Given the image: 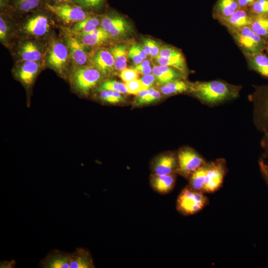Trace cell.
<instances>
[{"mask_svg": "<svg viewBox=\"0 0 268 268\" xmlns=\"http://www.w3.org/2000/svg\"><path fill=\"white\" fill-rule=\"evenodd\" d=\"M122 94L114 91L100 90L99 95L100 98L105 102L116 104L123 101L124 98Z\"/></svg>", "mask_w": 268, "mask_h": 268, "instance_id": "d6a6232c", "label": "cell"}, {"mask_svg": "<svg viewBox=\"0 0 268 268\" xmlns=\"http://www.w3.org/2000/svg\"><path fill=\"white\" fill-rule=\"evenodd\" d=\"M155 59L159 65L171 67L186 74L188 71L186 62L184 56L172 58L157 56Z\"/></svg>", "mask_w": 268, "mask_h": 268, "instance_id": "4dcf8cb0", "label": "cell"}, {"mask_svg": "<svg viewBox=\"0 0 268 268\" xmlns=\"http://www.w3.org/2000/svg\"><path fill=\"white\" fill-rule=\"evenodd\" d=\"M242 87L215 80L191 83L190 92L202 103L214 106L238 97Z\"/></svg>", "mask_w": 268, "mask_h": 268, "instance_id": "6da1fadb", "label": "cell"}, {"mask_svg": "<svg viewBox=\"0 0 268 268\" xmlns=\"http://www.w3.org/2000/svg\"><path fill=\"white\" fill-rule=\"evenodd\" d=\"M20 58L24 61H39L42 58V53L38 46L31 41L24 43L19 50Z\"/></svg>", "mask_w": 268, "mask_h": 268, "instance_id": "484cf974", "label": "cell"}, {"mask_svg": "<svg viewBox=\"0 0 268 268\" xmlns=\"http://www.w3.org/2000/svg\"><path fill=\"white\" fill-rule=\"evenodd\" d=\"M8 33V27L2 16L0 17V39L1 41L6 40Z\"/></svg>", "mask_w": 268, "mask_h": 268, "instance_id": "ee69618b", "label": "cell"}, {"mask_svg": "<svg viewBox=\"0 0 268 268\" xmlns=\"http://www.w3.org/2000/svg\"><path fill=\"white\" fill-rule=\"evenodd\" d=\"M68 50V47L63 43H54L48 54V62L49 65L57 71H62L67 62Z\"/></svg>", "mask_w": 268, "mask_h": 268, "instance_id": "7c38bea8", "label": "cell"}, {"mask_svg": "<svg viewBox=\"0 0 268 268\" xmlns=\"http://www.w3.org/2000/svg\"><path fill=\"white\" fill-rule=\"evenodd\" d=\"M125 83L127 88V93L129 94L137 95L141 91L144 90L139 79H134Z\"/></svg>", "mask_w": 268, "mask_h": 268, "instance_id": "74e56055", "label": "cell"}, {"mask_svg": "<svg viewBox=\"0 0 268 268\" xmlns=\"http://www.w3.org/2000/svg\"><path fill=\"white\" fill-rule=\"evenodd\" d=\"M101 78V72L96 68L85 67L75 71L73 80L76 88L86 94L97 84Z\"/></svg>", "mask_w": 268, "mask_h": 268, "instance_id": "ba28073f", "label": "cell"}, {"mask_svg": "<svg viewBox=\"0 0 268 268\" xmlns=\"http://www.w3.org/2000/svg\"><path fill=\"white\" fill-rule=\"evenodd\" d=\"M71 254L59 250L51 251L39 263L42 268H70Z\"/></svg>", "mask_w": 268, "mask_h": 268, "instance_id": "5bb4252c", "label": "cell"}, {"mask_svg": "<svg viewBox=\"0 0 268 268\" xmlns=\"http://www.w3.org/2000/svg\"><path fill=\"white\" fill-rule=\"evenodd\" d=\"M177 174L189 179L192 174L206 163L204 158L195 150L183 147L177 153Z\"/></svg>", "mask_w": 268, "mask_h": 268, "instance_id": "8992f818", "label": "cell"}, {"mask_svg": "<svg viewBox=\"0 0 268 268\" xmlns=\"http://www.w3.org/2000/svg\"><path fill=\"white\" fill-rule=\"evenodd\" d=\"M253 14L248 9L240 8L226 19L219 21L229 32L250 26Z\"/></svg>", "mask_w": 268, "mask_h": 268, "instance_id": "4fadbf2b", "label": "cell"}, {"mask_svg": "<svg viewBox=\"0 0 268 268\" xmlns=\"http://www.w3.org/2000/svg\"><path fill=\"white\" fill-rule=\"evenodd\" d=\"M46 2L45 0H10L8 6L16 12L26 13L38 10Z\"/></svg>", "mask_w": 268, "mask_h": 268, "instance_id": "7402d4cb", "label": "cell"}, {"mask_svg": "<svg viewBox=\"0 0 268 268\" xmlns=\"http://www.w3.org/2000/svg\"><path fill=\"white\" fill-rule=\"evenodd\" d=\"M191 84V83L180 79L163 84L160 87V91L166 95L190 92Z\"/></svg>", "mask_w": 268, "mask_h": 268, "instance_id": "d4e9b609", "label": "cell"}, {"mask_svg": "<svg viewBox=\"0 0 268 268\" xmlns=\"http://www.w3.org/2000/svg\"><path fill=\"white\" fill-rule=\"evenodd\" d=\"M239 9L237 0H217L213 6L212 14L219 22L227 18Z\"/></svg>", "mask_w": 268, "mask_h": 268, "instance_id": "ac0fdd59", "label": "cell"}, {"mask_svg": "<svg viewBox=\"0 0 268 268\" xmlns=\"http://www.w3.org/2000/svg\"><path fill=\"white\" fill-rule=\"evenodd\" d=\"M250 27L254 33L266 41L268 38V14L253 15Z\"/></svg>", "mask_w": 268, "mask_h": 268, "instance_id": "83f0119b", "label": "cell"}, {"mask_svg": "<svg viewBox=\"0 0 268 268\" xmlns=\"http://www.w3.org/2000/svg\"><path fill=\"white\" fill-rule=\"evenodd\" d=\"M136 95L135 104L137 106L156 102L161 98L160 92L154 87L143 90Z\"/></svg>", "mask_w": 268, "mask_h": 268, "instance_id": "1f68e13d", "label": "cell"}, {"mask_svg": "<svg viewBox=\"0 0 268 268\" xmlns=\"http://www.w3.org/2000/svg\"><path fill=\"white\" fill-rule=\"evenodd\" d=\"M139 79L143 84L144 89L152 87L156 81L155 76L152 73L143 75Z\"/></svg>", "mask_w": 268, "mask_h": 268, "instance_id": "60d3db41", "label": "cell"}, {"mask_svg": "<svg viewBox=\"0 0 268 268\" xmlns=\"http://www.w3.org/2000/svg\"><path fill=\"white\" fill-rule=\"evenodd\" d=\"M37 11L26 20L23 24V29L30 35L40 37L49 31L50 21L46 13Z\"/></svg>", "mask_w": 268, "mask_h": 268, "instance_id": "8fae6325", "label": "cell"}, {"mask_svg": "<svg viewBox=\"0 0 268 268\" xmlns=\"http://www.w3.org/2000/svg\"><path fill=\"white\" fill-rule=\"evenodd\" d=\"M101 25L110 37L120 38L125 36L130 30V25L126 19L115 13L104 15Z\"/></svg>", "mask_w": 268, "mask_h": 268, "instance_id": "9c48e42d", "label": "cell"}, {"mask_svg": "<svg viewBox=\"0 0 268 268\" xmlns=\"http://www.w3.org/2000/svg\"><path fill=\"white\" fill-rule=\"evenodd\" d=\"M150 168L155 175L177 174V154L169 152L158 155L152 161Z\"/></svg>", "mask_w": 268, "mask_h": 268, "instance_id": "30bf717a", "label": "cell"}, {"mask_svg": "<svg viewBox=\"0 0 268 268\" xmlns=\"http://www.w3.org/2000/svg\"><path fill=\"white\" fill-rule=\"evenodd\" d=\"M176 174L171 175H155L151 174L149 177V184L156 193L166 195L170 193L175 187Z\"/></svg>", "mask_w": 268, "mask_h": 268, "instance_id": "9a60e30c", "label": "cell"}, {"mask_svg": "<svg viewBox=\"0 0 268 268\" xmlns=\"http://www.w3.org/2000/svg\"><path fill=\"white\" fill-rule=\"evenodd\" d=\"M264 133V135L261 141V147L264 149L263 158L268 159V131Z\"/></svg>", "mask_w": 268, "mask_h": 268, "instance_id": "f6af8a7d", "label": "cell"}, {"mask_svg": "<svg viewBox=\"0 0 268 268\" xmlns=\"http://www.w3.org/2000/svg\"><path fill=\"white\" fill-rule=\"evenodd\" d=\"M229 32L244 55L265 50L266 40L254 33L250 26Z\"/></svg>", "mask_w": 268, "mask_h": 268, "instance_id": "277c9868", "label": "cell"}, {"mask_svg": "<svg viewBox=\"0 0 268 268\" xmlns=\"http://www.w3.org/2000/svg\"><path fill=\"white\" fill-rule=\"evenodd\" d=\"M249 67L268 79V55L264 52L245 55Z\"/></svg>", "mask_w": 268, "mask_h": 268, "instance_id": "d6986e66", "label": "cell"}, {"mask_svg": "<svg viewBox=\"0 0 268 268\" xmlns=\"http://www.w3.org/2000/svg\"><path fill=\"white\" fill-rule=\"evenodd\" d=\"M240 8L249 9L256 0H237Z\"/></svg>", "mask_w": 268, "mask_h": 268, "instance_id": "c3c4849f", "label": "cell"}, {"mask_svg": "<svg viewBox=\"0 0 268 268\" xmlns=\"http://www.w3.org/2000/svg\"><path fill=\"white\" fill-rule=\"evenodd\" d=\"M139 73L133 68H126L121 71L120 76L125 82H128L133 80L138 79Z\"/></svg>", "mask_w": 268, "mask_h": 268, "instance_id": "f35d334b", "label": "cell"}, {"mask_svg": "<svg viewBox=\"0 0 268 268\" xmlns=\"http://www.w3.org/2000/svg\"><path fill=\"white\" fill-rule=\"evenodd\" d=\"M249 98L253 104L255 126L261 132L268 131V84L255 87Z\"/></svg>", "mask_w": 268, "mask_h": 268, "instance_id": "3957f363", "label": "cell"}, {"mask_svg": "<svg viewBox=\"0 0 268 268\" xmlns=\"http://www.w3.org/2000/svg\"><path fill=\"white\" fill-rule=\"evenodd\" d=\"M152 73L155 76L156 81L164 84L176 80L183 79L186 73L174 67L164 66H154Z\"/></svg>", "mask_w": 268, "mask_h": 268, "instance_id": "2e32d148", "label": "cell"}, {"mask_svg": "<svg viewBox=\"0 0 268 268\" xmlns=\"http://www.w3.org/2000/svg\"><path fill=\"white\" fill-rule=\"evenodd\" d=\"M136 52L140 56V57L143 59L145 60L147 57V55L145 52L143 46L138 44H134L131 46Z\"/></svg>", "mask_w": 268, "mask_h": 268, "instance_id": "7dc6e473", "label": "cell"}, {"mask_svg": "<svg viewBox=\"0 0 268 268\" xmlns=\"http://www.w3.org/2000/svg\"><path fill=\"white\" fill-rule=\"evenodd\" d=\"M265 50L267 52V54L268 55V38L266 40Z\"/></svg>", "mask_w": 268, "mask_h": 268, "instance_id": "db71d44e", "label": "cell"}, {"mask_svg": "<svg viewBox=\"0 0 268 268\" xmlns=\"http://www.w3.org/2000/svg\"><path fill=\"white\" fill-rule=\"evenodd\" d=\"M52 2L51 4H59L65 2L71 1V0H52Z\"/></svg>", "mask_w": 268, "mask_h": 268, "instance_id": "f5cc1de1", "label": "cell"}, {"mask_svg": "<svg viewBox=\"0 0 268 268\" xmlns=\"http://www.w3.org/2000/svg\"><path fill=\"white\" fill-rule=\"evenodd\" d=\"M147 40L150 48V56L155 58L159 55L161 48L155 41L150 38H147Z\"/></svg>", "mask_w": 268, "mask_h": 268, "instance_id": "b9f144b4", "label": "cell"}, {"mask_svg": "<svg viewBox=\"0 0 268 268\" xmlns=\"http://www.w3.org/2000/svg\"><path fill=\"white\" fill-rule=\"evenodd\" d=\"M70 254V268H95L92 256L88 249L78 248Z\"/></svg>", "mask_w": 268, "mask_h": 268, "instance_id": "ffe728a7", "label": "cell"}, {"mask_svg": "<svg viewBox=\"0 0 268 268\" xmlns=\"http://www.w3.org/2000/svg\"><path fill=\"white\" fill-rule=\"evenodd\" d=\"M142 46L147 56H150V48L147 39L144 40Z\"/></svg>", "mask_w": 268, "mask_h": 268, "instance_id": "f907efd6", "label": "cell"}, {"mask_svg": "<svg viewBox=\"0 0 268 268\" xmlns=\"http://www.w3.org/2000/svg\"><path fill=\"white\" fill-rule=\"evenodd\" d=\"M206 163L192 174L189 178V182L188 185L196 191L203 193L206 181Z\"/></svg>", "mask_w": 268, "mask_h": 268, "instance_id": "f546056e", "label": "cell"}, {"mask_svg": "<svg viewBox=\"0 0 268 268\" xmlns=\"http://www.w3.org/2000/svg\"><path fill=\"white\" fill-rule=\"evenodd\" d=\"M127 46L125 44H119L115 46L111 49L115 62V69L118 71H122L126 68L127 65Z\"/></svg>", "mask_w": 268, "mask_h": 268, "instance_id": "f1b7e54d", "label": "cell"}, {"mask_svg": "<svg viewBox=\"0 0 268 268\" xmlns=\"http://www.w3.org/2000/svg\"><path fill=\"white\" fill-rule=\"evenodd\" d=\"M93 63L97 69L105 74L116 69L114 57L111 52L106 49H101L96 52Z\"/></svg>", "mask_w": 268, "mask_h": 268, "instance_id": "e0dca14e", "label": "cell"}, {"mask_svg": "<svg viewBox=\"0 0 268 268\" xmlns=\"http://www.w3.org/2000/svg\"><path fill=\"white\" fill-rule=\"evenodd\" d=\"M106 0H71L85 10H96L100 8Z\"/></svg>", "mask_w": 268, "mask_h": 268, "instance_id": "836d02e7", "label": "cell"}, {"mask_svg": "<svg viewBox=\"0 0 268 268\" xmlns=\"http://www.w3.org/2000/svg\"><path fill=\"white\" fill-rule=\"evenodd\" d=\"M249 9L253 15L268 14V0H256Z\"/></svg>", "mask_w": 268, "mask_h": 268, "instance_id": "d590c367", "label": "cell"}, {"mask_svg": "<svg viewBox=\"0 0 268 268\" xmlns=\"http://www.w3.org/2000/svg\"><path fill=\"white\" fill-rule=\"evenodd\" d=\"M259 164L262 176L268 186V165L265 162L263 158L259 160Z\"/></svg>", "mask_w": 268, "mask_h": 268, "instance_id": "7bdbcfd3", "label": "cell"}, {"mask_svg": "<svg viewBox=\"0 0 268 268\" xmlns=\"http://www.w3.org/2000/svg\"><path fill=\"white\" fill-rule=\"evenodd\" d=\"M82 43L88 46H95L106 42L110 35L102 27L80 35Z\"/></svg>", "mask_w": 268, "mask_h": 268, "instance_id": "603a6c76", "label": "cell"}, {"mask_svg": "<svg viewBox=\"0 0 268 268\" xmlns=\"http://www.w3.org/2000/svg\"><path fill=\"white\" fill-rule=\"evenodd\" d=\"M226 171V162L223 159L206 163V181L203 193H213L217 191L222 186Z\"/></svg>", "mask_w": 268, "mask_h": 268, "instance_id": "52a82bcc", "label": "cell"}, {"mask_svg": "<svg viewBox=\"0 0 268 268\" xmlns=\"http://www.w3.org/2000/svg\"><path fill=\"white\" fill-rule=\"evenodd\" d=\"M100 90H111L119 92L122 94L127 93L126 83H123L116 80H107L104 82L100 86Z\"/></svg>", "mask_w": 268, "mask_h": 268, "instance_id": "e575fe53", "label": "cell"}, {"mask_svg": "<svg viewBox=\"0 0 268 268\" xmlns=\"http://www.w3.org/2000/svg\"><path fill=\"white\" fill-rule=\"evenodd\" d=\"M132 68L137 70L139 74L143 75L152 73V68L149 60H144L139 64L132 67Z\"/></svg>", "mask_w": 268, "mask_h": 268, "instance_id": "ab89813d", "label": "cell"}, {"mask_svg": "<svg viewBox=\"0 0 268 268\" xmlns=\"http://www.w3.org/2000/svg\"><path fill=\"white\" fill-rule=\"evenodd\" d=\"M39 68V65L37 62L24 61L19 69V77L25 84H30L37 74Z\"/></svg>", "mask_w": 268, "mask_h": 268, "instance_id": "cb8c5ba5", "label": "cell"}, {"mask_svg": "<svg viewBox=\"0 0 268 268\" xmlns=\"http://www.w3.org/2000/svg\"><path fill=\"white\" fill-rule=\"evenodd\" d=\"M10 0H0V7L3 8L8 6Z\"/></svg>", "mask_w": 268, "mask_h": 268, "instance_id": "816d5d0a", "label": "cell"}, {"mask_svg": "<svg viewBox=\"0 0 268 268\" xmlns=\"http://www.w3.org/2000/svg\"><path fill=\"white\" fill-rule=\"evenodd\" d=\"M15 264V262L14 261H12V262L9 261V262H2L0 264V267L1 268H11L14 266V264Z\"/></svg>", "mask_w": 268, "mask_h": 268, "instance_id": "681fc988", "label": "cell"}, {"mask_svg": "<svg viewBox=\"0 0 268 268\" xmlns=\"http://www.w3.org/2000/svg\"><path fill=\"white\" fill-rule=\"evenodd\" d=\"M183 56L182 52L178 49L169 46H164L160 48L159 55L163 58H172Z\"/></svg>", "mask_w": 268, "mask_h": 268, "instance_id": "8d00e7d4", "label": "cell"}, {"mask_svg": "<svg viewBox=\"0 0 268 268\" xmlns=\"http://www.w3.org/2000/svg\"><path fill=\"white\" fill-rule=\"evenodd\" d=\"M67 43L69 53L73 62L78 65H83L87 61V56L83 44L75 37L68 35Z\"/></svg>", "mask_w": 268, "mask_h": 268, "instance_id": "44dd1931", "label": "cell"}, {"mask_svg": "<svg viewBox=\"0 0 268 268\" xmlns=\"http://www.w3.org/2000/svg\"><path fill=\"white\" fill-rule=\"evenodd\" d=\"M208 203L204 193L187 185L180 192L176 202V209L181 214L189 216L202 210Z\"/></svg>", "mask_w": 268, "mask_h": 268, "instance_id": "7a4b0ae2", "label": "cell"}, {"mask_svg": "<svg viewBox=\"0 0 268 268\" xmlns=\"http://www.w3.org/2000/svg\"><path fill=\"white\" fill-rule=\"evenodd\" d=\"M45 7L66 24L78 22L91 15L87 11L72 1L59 4L46 2Z\"/></svg>", "mask_w": 268, "mask_h": 268, "instance_id": "5b68a950", "label": "cell"}, {"mask_svg": "<svg viewBox=\"0 0 268 268\" xmlns=\"http://www.w3.org/2000/svg\"><path fill=\"white\" fill-rule=\"evenodd\" d=\"M128 56L133 61L135 65L139 64L144 60L132 47L128 52Z\"/></svg>", "mask_w": 268, "mask_h": 268, "instance_id": "bcb514c9", "label": "cell"}, {"mask_svg": "<svg viewBox=\"0 0 268 268\" xmlns=\"http://www.w3.org/2000/svg\"><path fill=\"white\" fill-rule=\"evenodd\" d=\"M100 21L97 17L90 15L85 19L75 23L71 31L79 35L91 32L99 28Z\"/></svg>", "mask_w": 268, "mask_h": 268, "instance_id": "4316f807", "label": "cell"}]
</instances>
